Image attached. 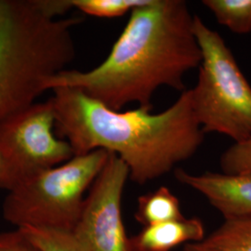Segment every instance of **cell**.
Segmentation results:
<instances>
[{"label":"cell","instance_id":"2","mask_svg":"<svg viewBox=\"0 0 251 251\" xmlns=\"http://www.w3.org/2000/svg\"><path fill=\"white\" fill-rule=\"evenodd\" d=\"M52 91L55 126L75 155L99 149L115 153L127 167L129 179L139 185L167 175L204 143L191 90L158 114L139 106L115 111L72 88Z\"/></svg>","mask_w":251,"mask_h":251},{"label":"cell","instance_id":"6","mask_svg":"<svg viewBox=\"0 0 251 251\" xmlns=\"http://www.w3.org/2000/svg\"><path fill=\"white\" fill-rule=\"evenodd\" d=\"M50 99L35 102L0 122V151L9 173V191L75 156L69 143L54 135Z\"/></svg>","mask_w":251,"mask_h":251},{"label":"cell","instance_id":"1","mask_svg":"<svg viewBox=\"0 0 251 251\" xmlns=\"http://www.w3.org/2000/svg\"><path fill=\"white\" fill-rule=\"evenodd\" d=\"M194 19L183 0H146L130 12L102 63L90 71H62L47 90L76 89L115 111L133 102L152 110L156 90L184 91L185 75L200 65Z\"/></svg>","mask_w":251,"mask_h":251},{"label":"cell","instance_id":"17","mask_svg":"<svg viewBox=\"0 0 251 251\" xmlns=\"http://www.w3.org/2000/svg\"><path fill=\"white\" fill-rule=\"evenodd\" d=\"M0 187L9 191V173L5 159L0 151Z\"/></svg>","mask_w":251,"mask_h":251},{"label":"cell","instance_id":"3","mask_svg":"<svg viewBox=\"0 0 251 251\" xmlns=\"http://www.w3.org/2000/svg\"><path fill=\"white\" fill-rule=\"evenodd\" d=\"M50 0H0V122L32 105L75 57L73 27Z\"/></svg>","mask_w":251,"mask_h":251},{"label":"cell","instance_id":"11","mask_svg":"<svg viewBox=\"0 0 251 251\" xmlns=\"http://www.w3.org/2000/svg\"><path fill=\"white\" fill-rule=\"evenodd\" d=\"M215 251H251V218L225 220L202 241Z\"/></svg>","mask_w":251,"mask_h":251},{"label":"cell","instance_id":"15","mask_svg":"<svg viewBox=\"0 0 251 251\" xmlns=\"http://www.w3.org/2000/svg\"><path fill=\"white\" fill-rule=\"evenodd\" d=\"M220 165L225 174L251 173V139L233 143L223 152Z\"/></svg>","mask_w":251,"mask_h":251},{"label":"cell","instance_id":"16","mask_svg":"<svg viewBox=\"0 0 251 251\" xmlns=\"http://www.w3.org/2000/svg\"><path fill=\"white\" fill-rule=\"evenodd\" d=\"M0 251H41L20 229L0 233Z\"/></svg>","mask_w":251,"mask_h":251},{"label":"cell","instance_id":"9","mask_svg":"<svg viewBox=\"0 0 251 251\" xmlns=\"http://www.w3.org/2000/svg\"><path fill=\"white\" fill-rule=\"evenodd\" d=\"M205 225L198 218L144 227L140 233L130 236L132 251H171L180 245L202 242L205 239Z\"/></svg>","mask_w":251,"mask_h":251},{"label":"cell","instance_id":"13","mask_svg":"<svg viewBox=\"0 0 251 251\" xmlns=\"http://www.w3.org/2000/svg\"><path fill=\"white\" fill-rule=\"evenodd\" d=\"M41 251H90L73 232L43 228H17Z\"/></svg>","mask_w":251,"mask_h":251},{"label":"cell","instance_id":"10","mask_svg":"<svg viewBox=\"0 0 251 251\" xmlns=\"http://www.w3.org/2000/svg\"><path fill=\"white\" fill-rule=\"evenodd\" d=\"M185 218L178 198L166 186L138 198L136 221L144 227L161 225Z\"/></svg>","mask_w":251,"mask_h":251},{"label":"cell","instance_id":"18","mask_svg":"<svg viewBox=\"0 0 251 251\" xmlns=\"http://www.w3.org/2000/svg\"><path fill=\"white\" fill-rule=\"evenodd\" d=\"M182 251H215L206 248L201 242L199 243H190L183 247Z\"/></svg>","mask_w":251,"mask_h":251},{"label":"cell","instance_id":"14","mask_svg":"<svg viewBox=\"0 0 251 251\" xmlns=\"http://www.w3.org/2000/svg\"><path fill=\"white\" fill-rule=\"evenodd\" d=\"M146 0H71L73 9L99 18H117L144 5Z\"/></svg>","mask_w":251,"mask_h":251},{"label":"cell","instance_id":"12","mask_svg":"<svg viewBox=\"0 0 251 251\" xmlns=\"http://www.w3.org/2000/svg\"><path fill=\"white\" fill-rule=\"evenodd\" d=\"M219 24L237 35L251 32V0H204Z\"/></svg>","mask_w":251,"mask_h":251},{"label":"cell","instance_id":"5","mask_svg":"<svg viewBox=\"0 0 251 251\" xmlns=\"http://www.w3.org/2000/svg\"><path fill=\"white\" fill-rule=\"evenodd\" d=\"M194 31L201 50L192 103L204 133H219L241 143L251 139V86L224 38L195 15Z\"/></svg>","mask_w":251,"mask_h":251},{"label":"cell","instance_id":"7","mask_svg":"<svg viewBox=\"0 0 251 251\" xmlns=\"http://www.w3.org/2000/svg\"><path fill=\"white\" fill-rule=\"evenodd\" d=\"M129 171L115 153L87 195L73 233L90 251H132L122 217V198Z\"/></svg>","mask_w":251,"mask_h":251},{"label":"cell","instance_id":"4","mask_svg":"<svg viewBox=\"0 0 251 251\" xmlns=\"http://www.w3.org/2000/svg\"><path fill=\"white\" fill-rule=\"evenodd\" d=\"M109 157L105 150L75 155L37 173L9 191L4 219L17 228L35 227L73 232L90 189Z\"/></svg>","mask_w":251,"mask_h":251},{"label":"cell","instance_id":"8","mask_svg":"<svg viewBox=\"0 0 251 251\" xmlns=\"http://www.w3.org/2000/svg\"><path fill=\"white\" fill-rule=\"evenodd\" d=\"M175 177L181 184L203 195L225 220L251 218V173L192 174L178 169Z\"/></svg>","mask_w":251,"mask_h":251}]
</instances>
